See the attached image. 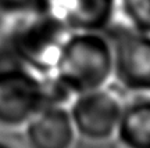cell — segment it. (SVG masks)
I'll return each instance as SVG.
<instances>
[{
	"label": "cell",
	"instance_id": "obj_1",
	"mask_svg": "<svg viewBox=\"0 0 150 148\" xmlns=\"http://www.w3.org/2000/svg\"><path fill=\"white\" fill-rule=\"evenodd\" d=\"M72 95L53 75L43 76L13 58L0 64V129L22 130L38 112L65 105Z\"/></svg>",
	"mask_w": 150,
	"mask_h": 148
},
{
	"label": "cell",
	"instance_id": "obj_2",
	"mask_svg": "<svg viewBox=\"0 0 150 148\" xmlns=\"http://www.w3.org/2000/svg\"><path fill=\"white\" fill-rule=\"evenodd\" d=\"M53 76L72 97L112 85V50L106 32H71Z\"/></svg>",
	"mask_w": 150,
	"mask_h": 148
},
{
	"label": "cell",
	"instance_id": "obj_3",
	"mask_svg": "<svg viewBox=\"0 0 150 148\" xmlns=\"http://www.w3.org/2000/svg\"><path fill=\"white\" fill-rule=\"evenodd\" d=\"M68 32L45 10L8 22V51L17 62L43 76L53 75Z\"/></svg>",
	"mask_w": 150,
	"mask_h": 148
},
{
	"label": "cell",
	"instance_id": "obj_4",
	"mask_svg": "<svg viewBox=\"0 0 150 148\" xmlns=\"http://www.w3.org/2000/svg\"><path fill=\"white\" fill-rule=\"evenodd\" d=\"M106 33L112 50V85L125 95L150 94V33L120 20Z\"/></svg>",
	"mask_w": 150,
	"mask_h": 148
},
{
	"label": "cell",
	"instance_id": "obj_5",
	"mask_svg": "<svg viewBox=\"0 0 150 148\" xmlns=\"http://www.w3.org/2000/svg\"><path fill=\"white\" fill-rule=\"evenodd\" d=\"M125 94L114 85L82 93L68 104L78 137L91 143H104L115 137Z\"/></svg>",
	"mask_w": 150,
	"mask_h": 148
},
{
	"label": "cell",
	"instance_id": "obj_6",
	"mask_svg": "<svg viewBox=\"0 0 150 148\" xmlns=\"http://www.w3.org/2000/svg\"><path fill=\"white\" fill-rule=\"evenodd\" d=\"M43 10L68 32H106L118 20V0H45Z\"/></svg>",
	"mask_w": 150,
	"mask_h": 148
},
{
	"label": "cell",
	"instance_id": "obj_7",
	"mask_svg": "<svg viewBox=\"0 0 150 148\" xmlns=\"http://www.w3.org/2000/svg\"><path fill=\"white\" fill-rule=\"evenodd\" d=\"M28 148H74L76 130L68 107H47L22 129Z\"/></svg>",
	"mask_w": 150,
	"mask_h": 148
},
{
	"label": "cell",
	"instance_id": "obj_8",
	"mask_svg": "<svg viewBox=\"0 0 150 148\" xmlns=\"http://www.w3.org/2000/svg\"><path fill=\"white\" fill-rule=\"evenodd\" d=\"M114 138L124 148H150V94L125 97Z\"/></svg>",
	"mask_w": 150,
	"mask_h": 148
},
{
	"label": "cell",
	"instance_id": "obj_9",
	"mask_svg": "<svg viewBox=\"0 0 150 148\" xmlns=\"http://www.w3.org/2000/svg\"><path fill=\"white\" fill-rule=\"evenodd\" d=\"M118 18L129 27L150 33V0H118Z\"/></svg>",
	"mask_w": 150,
	"mask_h": 148
},
{
	"label": "cell",
	"instance_id": "obj_10",
	"mask_svg": "<svg viewBox=\"0 0 150 148\" xmlns=\"http://www.w3.org/2000/svg\"><path fill=\"white\" fill-rule=\"evenodd\" d=\"M43 3L45 0H0V14L10 22L43 10Z\"/></svg>",
	"mask_w": 150,
	"mask_h": 148
},
{
	"label": "cell",
	"instance_id": "obj_11",
	"mask_svg": "<svg viewBox=\"0 0 150 148\" xmlns=\"http://www.w3.org/2000/svg\"><path fill=\"white\" fill-rule=\"evenodd\" d=\"M8 51V21L0 14V64L10 60Z\"/></svg>",
	"mask_w": 150,
	"mask_h": 148
},
{
	"label": "cell",
	"instance_id": "obj_12",
	"mask_svg": "<svg viewBox=\"0 0 150 148\" xmlns=\"http://www.w3.org/2000/svg\"><path fill=\"white\" fill-rule=\"evenodd\" d=\"M0 148H17V147L13 145L11 143H8V141L3 140V138H0Z\"/></svg>",
	"mask_w": 150,
	"mask_h": 148
},
{
	"label": "cell",
	"instance_id": "obj_13",
	"mask_svg": "<svg viewBox=\"0 0 150 148\" xmlns=\"http://www.w3.org/2000/svg\"><path fill=\"white\" fill-rule=\"evenodd\" d=\"M112 148H124V147H121L120 144H115V145H114V147H112Z\"/></svg>",
	"mask_w": 150,
	"mask_h": 148
}]
</instances>
